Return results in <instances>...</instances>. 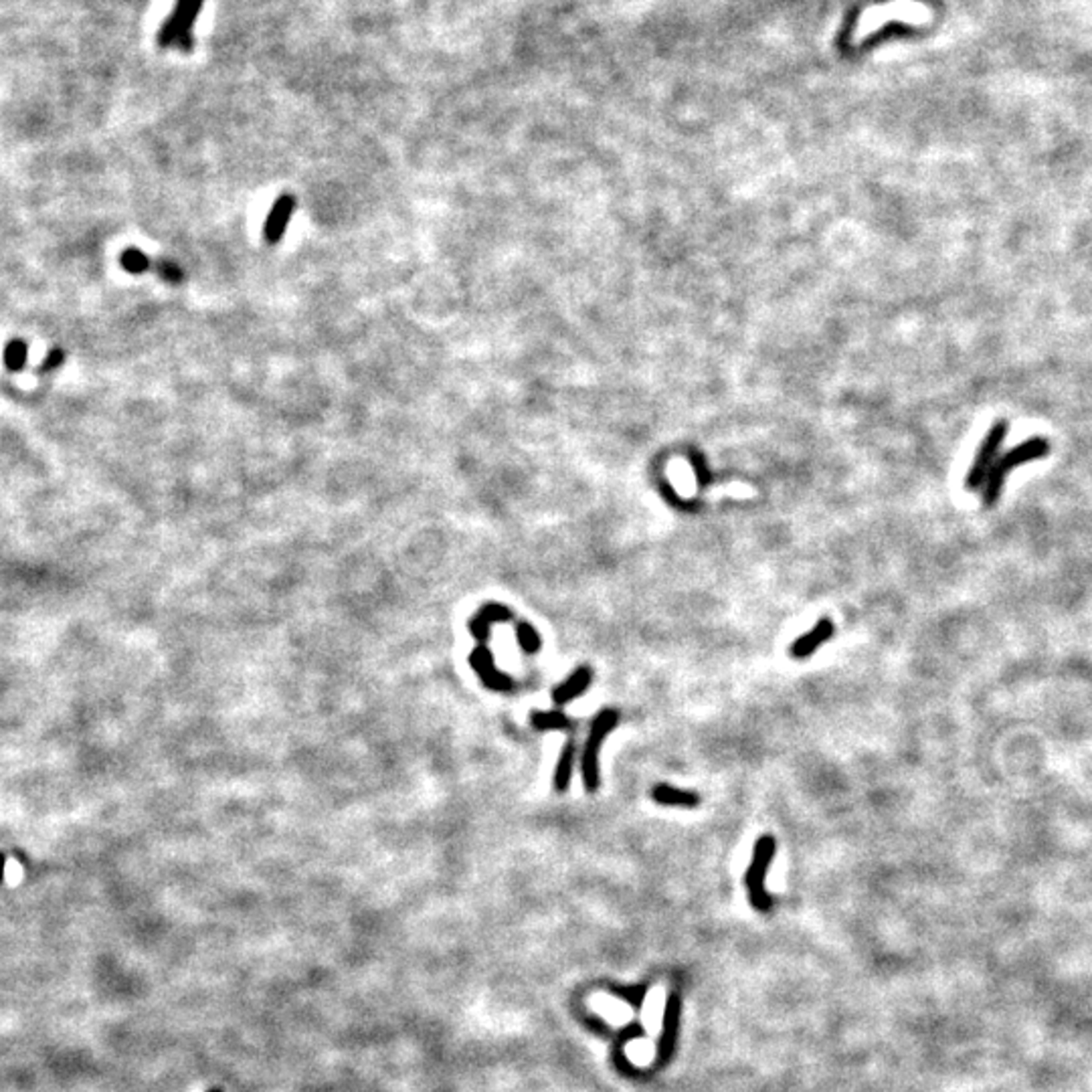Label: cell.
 <instances>
[{"label": "cell", "mask_w": 1092, "mask_h": 1092, "mask_svg": "<svg viewBox=\"0 0 1092 1092\" xmlns=\"http://www.w3.org/2000/svg\"><path fill=\"white\" fill-rule=\"evenodd\" d=\"M1048 453H1050V441L1044 440V437H1031V440L1013 447L1012 452L1001 455V458L995 461L993 470L989 472L986 485H983V506L992 508L999 502L1007 473L1013 472L1019 466L1030 464V461L1046 458Z\"/></svg>", "instance_id": "cell-1"}, {"label": "cell", "mask_w": 1092, "mask_h": 1092, "mask_svg": "<svg viewBox=\"0 0 1092 1092\" xmlns=\"http://www.w3.org/2000/svg\"><path fill=\"white\" fill-rule=\"evenodd\" d=\"M202 3L205 0H177L172 15L160 29L158 45L164 49H178L183 53L193 51V29L196 16L202 10Z\"/></svg>", "instance_id": "cell-2"}, {"label": "cell", "mask_w": 1092, "mask_h": 1092, "mask_svg": "<svg viewBox=\"0 0 1092 1092\" xmlns=\"http://www.w3.org/2000/svg\"><path fill=\"white\" fill-rule=\"evenodd\" d=\"M1007 437V423L1005 421H995L989 429V434L986 435V440L981 441L980 449H977L973 464H971L967 478H965V488L969 491H980L983 485H986V479L989 476V472L993 470L995 461L999 459V452L1001 446H1004Z\"/></svg>", "instance_id": "cell-3"}, {"label": "cell", "mask_w": 1092, "mask_h": 1092, "mask_svg": "<svg viewBox=\"0 0 1092 1092\" xmlns=\"http://www.w3.org/2000/svg\"><path fill=\"white\" fill-rule=\"evenodd\" d=\"M620 723V714L615 710L599 712L593 720L589 739H587L585 753H583V781L587 791H595L599 785V748H601L605 736L615 729Z\"/></svg>", "instance_id": "cell-4"}, {"label": "cell", "mask_w": 1092, "mask_h": 1092, "mask_svg": "<svg viewBox=\"0 0 1092 1092\" xmlns=\"http://www.w3.org/2000/svg\"><path fill=\"white\" fill-rule=\"evenodd\" d=\"M773 856H775V839H773L771 836H763L757 842V845H755V856H753L751 868H748V872H747L748 886H751V894H753L755 903H757V904H761V903H763V900H767V894H765V888H763V880H765L767 870H769L771 862H773Z\"/></svg>", "instance_id": "cell-5"}, {"label": "cell", "mask_w": 1092, "mask_h": 1092, "mask_svg": "<svg viewBox=\"0 0 1092 1092\" xmlns=\"http://www.w3.org/2000/svg\"><path fill=\"white\" fill-rule=\"evenodd\" d=\"M293 211H296V196H292V195L278 196V201L273 202L272 211H269L267 215L266 225H263V239H266L269 245L279 243L281 239H284Z\"/></svg>", "instance_id": "cell-6"}, {"label": "cell", "mask_w": 1092, "mask_h": 1092, "mask_svg": "<svg viewBox=\"0 0 1092 1092\" xmlns=\"http://www.w3.org/2000/svg\"><path fill=\"white\" fill-rule=\"evenodd\" d=\"M833 632H836V627H833V623L825 617V620H821L818 626L812 629V632H807L806 635H801V638H797L795 644L791 646V656H793L795 659L809 658L815 650H818V647L824 646L825 641L832 638Z\"/></svg>", "instance_id": "cell-7"}, {"label": "cell", "mask_w": 1092, "mask_h": 1092, "mask_svg": "<svg viewBox=\"0 0 1092 1092\" xmlns=\"http://www.w3.org/2000/svg\"><path fill=\"white\" fill-rule=\"evenodd\" d=\"M591 682H593V670L591 668H585V665H583V668L575 670L565 682L559 684V686L555 688V692H553L555 704H567V702H571L573 698H577V696H581L587 688H589Z\"/></svg>", "instance_id": "cell-8"}, {"label": "cell", "mask_w": 1092, "mask_h": 1092, "mask_svg": "<svg viewBox=\"0 0 1092 1092\" xmlns=\"http://www.w3.org/2000/svg\"><path fill=\"white\" fill-rule=\"evenodd\" d=\"M652 800L659 803V806H671V807H696L698 806L700 797L692 793V791H684L678 787H671V785H656L652 789Z\"/></svg>", "instance_id": "cell-9"}, {"label": "cell", "mask_w": 1092, "mask_h": 1092, "mask_svg": "<svg viewBox=\"0 0 1092 1092\" xmlns=\"http://www.w3.org/2000/svg\"><path fill=\"white\" fill-rule=\"evenodd\" d=\"M591 1005L595 1007L599 1013H603L611 1024H626L627 1019L632 1018V1010H629V1005L609 998V995H597V998L591 999Z\"/></svg>", "instance_id": "cell-10"}, {"label": "cell", "mask_w": 1092, "mask_h": 1092, "mask_svg": "<svg viewBox=\"0 0 1092 1092\" xmlns=\"http://www.w3.org/2000/svg\"><path fill=\"white\" fill-rule=\"evenodd\" d=\"M575 753H577V751H575L573 742H568V745H565V748H562V755H561L559 763H556V771H555V789L556 791H567L568 783H571L573 767H575Z\"/></svg>", "instance_id": "cell-11"}, {"label": "cell", "mask_w": 1092, "mask_h": 1092, "mask_svg": "<svg viewBox=\"0 0 1092 1092\" xmlns=\"http://www.w3.org/2000/svg\"><path fill=\"white\" fill-rule=\"evenodd\" d=\"M119 263H122V267L128 273H144V272H148V267H150L148 255L136 247L125 249L122 257H119Z\"/></svg>", "instance_id": "cell-12"}, {"label": "cell", "mask_w": 1092, "mask_h": 1092, "mask_svg": "<svg viewBox=\"0 0 1092 1092\" xmlns=\"http://www.w3.org/2000/svg\"><path fill=\"white\" fill-rule=\"evenodd\" d=\"M27 363V344L22 340H10L4 348V364L10 370H21Z\"/></svg>", "instance_id": "cell-13"}, {"label": "cell", "mask_w": 1092, "mask_h": 1092, "mask_svg": "<svg viewBox=\"0 0 1092 1092\" xmlns=\"http://www.w3.org/2000/svg\"><path fill=\"white\" fill-rule=\"evenodd\" d=\"M662 1001H664V995L659 989L658 992H652L650 998H647L646 1001L644 1019H646V1024L650 1025L652 1031L659 1030V1019H662Z\"/></svg>", "instance_id": "cell-14"}, {"label": "cell", "mask_w": 1092, "mask_h": 1092, "mask_svg": "<svg viewBox=\"0 0 1092 1092\" xmlns=\"http://www.w3.org/2000/svg\"><path fill=\"white\" fill-rule=\"evenodd\" d=\"M532 724H534V729H538V730L567 729L568 720L565 714H561V712H534Z\"/></svg>", "instance_id": "cell-15"}, {"label": "cell", "mask_w": 1092, "mask_h": 1092, "mask_svg": "<svg viewBox=\"0 0 1092 1092\" xmlns=\"http://www.w3.org/2000/svg\"><path fill=\"white\" fill-rule=\"evenodd\" d=\"M154 267H156V272H158L160 278L164 279V281H168V284H183L184 278H187V275H184V269L180 267L178 263H174L170 260H162V261L156 263Z\"/></svg>", "instance_id": "cell-16"}, {"label": "cell", "mask_w": 1092, "mask_h": 1092, "mask_svg": "<svg viewBox=\"0 0 1092 1092\" xmlns=\"http://www.w3.org/2000/svg\"><path fill=\"white\" fill-rule=\"evenodd\" d=\"M518 638H520V646L524 647L526 652H536L540 647L538 635L530 626H528V623H520L518 626Z\"/></svg>", "instance_id": "cell-17"}, {"label": "cell", "mask_w": 1092, "mask_h": 1092, "mask_svg": "<svg viewBox=\"0 0 1092 1092\" xmlns=\"http://www.w3.org/2000/svg\"><path fill=\"white\" fill-rule=\"evenodd\" d=\"M627 1054L635 1062H647L653 1056V1046L650 1042H633L627 1048Z\"/></svg>", "instance_id": "cell-18"}, {"label": "cell", "mask_w": 1092, "mask_h": 1092, "mask_svg": "<svg viewBox=\"0 0 1092 1092\" xmlns=\"http://www.w3.org/2000/svg\"><path fill=\"white\" fill-rule=\"evenodd\" d=\"M61 363H63V352L57 350V348H55V350H51L49 358L45 360V367L41 369V370H51V369L59 367V364H61Z\"/></svg>", "instance_id": "cell-19"}, {"label": "cell", "mask_w": 1092, "mask_h": 1092, "mask_svg": "<svg viewBox=\"0 0 1092 1092\" xmlns=\"http://www.w3.org/2000/svg\"><path fill=\"white\" fill-rule=\"evenodd\" d=\"M4 866H7V858H4V854H0V882L4 878Z\"/></svg>", "instance_id": "cell-20"}, {"label": "cell", "mask_w": 1092, "mask_h": 1092, "mask_svg": "<svg viewBox=\"0 0 1092 1092\" xmlns=\"http://www.w3.org/2000/svg\"><path fill=\"white\" fill-rule=\"evenodd\" d=\"M209 1092H223V1090H221V1089H211Z\"/></svg>", "instance_id": "cell-21"}]
</instances>
